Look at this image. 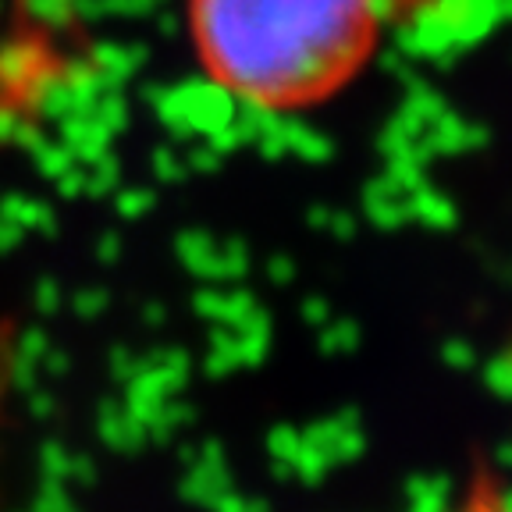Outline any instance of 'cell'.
Listing matches in <instances>:
<instances>
[{"label": "cell", "mask_w": 512, "mask_h": 512, "mask_svg": "<svg viewBox=\"0 0 512 512\" xmlns=\"http://www.w3.org/2000/svg\"><path fill=\"white\" fill-rule=\"evenodd\" d=\"M22 100H29V47L0 29V118L18 111Z\"/></svg>", "instance_id": "2"}, {"label": "cell", "mask_w": 512, "mask_h": 512, "mask_svg": "<svg viewBox=\"0 0 512 512\" xmlns=\"http://www.w3.org/2000/svg\"><path fill=\"white\" fill-rule=\"evenodd\" d=\"M381 0H189L200 64L221 89L267 111L335 96L370 61Z\"/></svg>", "instance_id": "1"}]
</instances>
